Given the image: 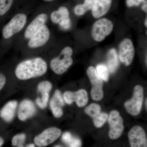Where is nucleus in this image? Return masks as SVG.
Here are the masks:
<instances>
[{"label": "nucleus", "instance_id": "obj_1", "mask_svg": "<svg viewBox=\"0 0 147 147\" xmlns=\"http://www.w3.org/2000/svg\"><path fill=\"white\" fill-rule=\"evenodd\" d=\"M47 65L42 57L27 59L18 64L15 70V76L21 80H27L40 77L47 72Z\"/></svg>", "mask_w": 147, "mask_h": 147}, {"label": "nucleus", "instance_id": "obj_2", "mask_svg": "<svg viewBox=\"0 0 147 147\" xmlns=\"http://www.w3.org/2000/svg\"><path fill=\"white\" fill-rule=\"evenodd\" d=\"M73 49L70 46L63 48L57 57L53 58L50 63V67L55 74H63L67 71L73 63L72 58Z\"/></svg>", "mask_w": 147, "mask_h": 147}, {"label": "nucleus", "instance_id": "obj_3", "mask_svg": "<svg viewBox=\"0 0 147 147\" xmlns=\"http://www.w3.org/2000/svg\"><path fill=\"white\" fill-rule=\"evenodd\" d=\"M27 19L28 16L26 13L22 12L16 13L3 28V37L9 39L20 32L26 26Z\"/></svg>", "mask_w": 147, "mask_h": 147}, {"label": "nucleus", "instance_id": "obj_4", "mask_svg": "<svg viewBox=\"0 0 147 147\" xmlns=\"http://www.w3.org/2000/svg\"><path fill=\"white\" fill-rule=\"evenodd\" d=\"M144 98L143 87L137 85L134 87L132 97L125 102V108L127 112L132 116L139 115L142 110Z\"/></svg>", "mask_w": 147, "mask_h": 147}, {"label": "nucleus", "instance_id": "obj_5", "mask_svg": "<svg viewBox=\"0 0 147 147\" xmlns=\"http://www.w3.org/2000/svg\"><path fill=\"white\" fill-rule=\"evenodd\" d=\"M113 22L107 18H101L96 21L92 27L91 34L93 38L97 42H101L113 31Z\"/></svg>", "mask_w": 147, "mask_h": 147}, {"label": "nucleus", "instance_id": "obj_6", "mask_svg": "<svg viewBox=\"0 0 147 147\" xmlns=\"http://www.w3.org/2000/svg\"><path fill=\"white\" fill-rule=\"evenodd\" d=\"M87 74L92 86L91 91L92 99L95 101L101 100L104 96L103 80L98 76L96 68L92 66L87 69Z\"/></svg>", "mask_w": 147, "mask_h": 147}, {"label": "nucleus", "instance_id": "obj_7", "mask_svg": "<svg viewBox=\"0 0 147 147\" xmlns=\"http://www.w3.org/2000/svg\"><path fill=\"white\" fill-rule=\"evenodd\" d=\"M108 120L110 127L109 137L113 140L118 139L121 136L124 129L123 119L118 111L113 110L110 112Z\"/></svg>", "mask_w": 147, "mask_h": 147}, {"label": "nucleus", "instance_id": "obj_8", "mask_svg": "<svg viewBox=\"0 0 147 147\" xmlns=\"http://www.w3.org/2000/svg\"><path fill=\"white\" fill-rule=\"evenodd\" d=\"M135 49L131 40L125 38L120 43L119 56L120 61L126 66L131 65L135 56Z\"/></svg>", "mask_w": 147, "mask_h": 147}, {"label": "nucleus", "instance_id": "obj_9", "mask_svg": "<svg viewBox=\"0 0 147 147\" xmlns=\"http://www.w3.org/2000/svg\"><path fill=\"white\" fill-rule=\"evenodd\" d=\"M50 37V30L47 25H44L28 40V46L32 49L40 48L47 44Z\"/></svg>", "mask_w": 147, "mask_h": 147}, {"label": "nucleus", "instance_id": "obj_10", "mask_svg": "<svg viewBox=\"0 0 147 147\" xmlns=\"http://www.w3.org/2000/svg\"><path fill=\"white\" fill-rule=\"evenodd\" d=\"M61 134V131L57 127H49L35 137L34 144L38 147L46 146L56 141Z\"/></svg>", "mask_w": 147, "mask_h": 147}, {"label": "nucleus", "instance_id": "obj_11", "mask_svg": "<svg viewBox=\"0 0 147 147\" xmlns=\"http://www.w3.org/2000/svg\"><path fill=\"white\" fill-rule=\"evenodd\" d=\"M128 137L131 147H147L146 134L142 127L133 126L129 131Z\"/></svg>", "mask_w": 147, "mask_h": 147}, {"label": "nucleus", "instance_id": "obj_12", "mask_svg": "<svg viewBox=\"0 0 147 147\" xmlns=\"http://www.w3.org/2000/svg\"><path fill=\"white\" fill-rule=\"evenodd\" d=\"M50 18L53 23L58 24L62 29L68 30L71 28L69 11L65 7L61 6L57 10L54 11L50 14Z\"/></svg>", "mask_w": 147, "mask_h": 147}, {"label": "nucleus", "instance_id": "obj_13", "mask_svg": "<svg viewBox=\"0 0 147 147\" xmlns=\"http://www.w3.org/2000/svg\"><path fill=\"white\" fill-rule=\"evenodd\" d=\"M63 98L67 104L70 105L75 102L79 107H84L88 101V92L84 89H80L75 92L66 91L64 93Z\"/></svg>", "mask_w": 147, "mask_h": 147}, {"label": "nucleus", "instance_id": "obj_14", "mask_svg": "<svg viewBox=\"0 0 147 147\" xmlns=\"http://www.w3.org/2000/svg\"><path fill=\"white\" fill-rule=\"evenodd\" d=\"M48 18V14L44 12L36 15L27 26L24 32V38L27 40L30 38L41 27L46 25Z\"/></svg>", "mask_w": 147, "mask_h": 147}, {"label": "nucleus", "instance_id": "obj_15", "mask_svg": "<svg viewBox=\"0 0 147 147\" xmlns=\"http://www.w3.org/2000/svg\"><path fill=\"white\" fill-rule=\"evenodd\" d=\"M36 113L34 103L30 100H24L19 105L18 117L20 120L25 121L30 118Z\"/></svg>", "mask_w": 147, "mask_h": 147}, {"label": "nucleus", "instance_id": "obj_16", "mask_svg": "<svg viewBox=\"0 0 147 147\" xmlns=\"http://www.w3.org/2000/svg\"><path fill=\"white\" fill-rule=\"evenodd\" d=\"M65 105V100L61 92L56 90L50 102V108L55 117L58 118L63 116L62 108Z\"/></svg>", "mask_w": 147, "mask_h": 147}, {"label": "nucleus", "instance_id": "obj_17", "mask_svg": "<svg viewBox=\"0 0 147 147\" xmlns=\"http://www.w3.org/2000/svg\"><path fill=\"white\" fill-rule=\"evenodd\" d=\"M112 2V0H94L91 9L94 18L98 19L105 15L110 9Z\"/></svg>", "mask_w": 147, "mask_h": 147}, {"label": "nucleus", "instance_id": "obj_18", "mask_svg": "<svg viewBox=\"0 0 147 147\" xmlns=\"http://www.w3.org/2000/svg\"><path fill=\"white\" fill-rule=\"evenodd\" d=\"M17 102L11 100L7 103L0 111V116L7 122L11 121L15 116Z\"/></svg>", "mask_w": 147, "mask_h": 147}, {"label": "nucleus", "instance_id": "obj_19", "mask_svg": "<svg viewBox=\"0 0 147 147\" xmlns=\"http://www.w3.org/2000/svg\"><path fill=\"white\" fill-rule=\"evenodd\" d=\"M119 65L118 55L115 48L109 50L107 54V65L109 72H115Z\"/></svg>", "mask_w": 147, "mask_h": 147}, {"label": "nucleus", "instance_id": "obj_20", "mask_svg": "<svg viewBox=\"0 0 147 147\" xmlns=\"http://www.w3.org/2000/svg\"><path fill=\"white\" fill-rule=\"evenodd\" d=\"M62 140L68 147H81L82 142L80 139L73 136L70 132H64L62 136Z\"/></svg>", "mask_w": 147, "mask_h": 147}, {"label": "nucleus", "instance_id": "obj_21", "mask_svg": "<svg viewBox=\"0 0 147 147\" xmlns=\"http://www.w3.org/2000/svg\"><path fill=\"white\" fill-rule=\"evenodd\" d=\"M93 3L94 0H85L84 4L77 5L74 7V13L78 16L84 15L88 11L91 10Z\"/></svg>", "mask_w": 147, "mask_h": 147}, {"label": "nucleus", "instance_id": "obj_22", "mask_svg": "<svg viewBox=\"0 0 147 147\" xmlns=\"http://www.w3.org/2000/svg\"><path fill=\"white\" fill-rule=\"evenodd\" d=\"M101 108L100 105L97 103H93L85 108V112L87 115L93 119L101 112Z\"/></svg>", "mask_w": 147, "mask_h": 147}, {"label": "nucleus", "instance_id": "obj_23", "mask_svg": "<svg viewBox=\"0 0 147 147\" xmlns=\"http://www.w3.org/2000/svg\"><path fill=\"white\" fill-rule=\"evenodd\" d=\"M96 72L103 81L108 82L109 78V71L107 66L104 64H99L96 66Z\"/></svg>", "mask_w": 147, "mask_h": 147}, {"label": "nucleus", "instance_id": "obj_24", "mask_svg": "<svg viewBox=\"0 0 147 147\" xmlns=\"http://www.w3.org/2000/svg\"><path fill=\"white\" fill-rule=\"evenodd\" d=\"M109 115L107 113L100 112L96 117L92 119L95 126L97 128L102 127L107 121Z\"/></svg>", "mask_w": 147, "mask_h": 147}, {"label": "nucleus", "instance_id": "obj_25", "mask_svg": "<svg viewBox=\"0 0 147 147\" xmlns=\"http://www.w3.org/2000/svg\"><path fill=\"white\" fill-rule=\"evenodd\" d=\"M14 0H0V16L5 15L14 3Z\"/></svg>", "mask_w": 147, "mask_h": 147}, {"label": "nucleus", "instance_id": "obj_26", "mask_svg": "<svg viewBox=\"0 0 147 147\" xmlns=\"http://www.w3.org/2000/svg\"><path fill=\"white\" fill-rule=\"evenodd\" d=\"M53 88L52 83L48 81H44L40 82L38 85L37 89L41 94L49 93Z\"/></svg>", "mask_w": 147, "mask_h": 147}, {"label": "nucleus", "instance_id": "obj_27", "mask_svg": "<svg viewBox=\"0 0 147 147\" xmlns=\"http://www.w3.org/2000/svg\"><path fill=\"white\" fill-rule=\"evenodd\" d=\"M49 98V93L41 94V98H36V102L37 105L41 109H45L47 107Z\"/></svg>", "mask_w": 147, "mask_h": 147}, {"label": "nucleus", "instance_id": "obj_28", "mask_svg": "<svg viewBox=\"0 0 147 147\" xmlns=\"http://www.w3.org/2000/svg\"><path fill=\"white\" fill-rule=\"evenodd\" d=\"M26 139V134H21L14 136L11 140L12 146H20L24 145Z\"/></svg>", "mask_w": 147, "mask_h": 147}, {"label": "nucleus", "instance_id": "obj_29", "mask_svg": "<svg viewBox=\"0 0 147 147\" xmlns=\"http://www.w3.org/2000/svg\"><path fill=\"white\" fill-rule=\"evenodd\" d=\"M141 3L138 0H126V5L129 7L135 6H138L140 5Z\"/></svg>", "mask_w": 147, "mask_h": 147}, {"label": "nucleus", "instance_id": "obj_30", "mask_svg": "<svg viewBox=\"0 0 147 147\" xmlns=\"http://www.w3.org/2000/svg\"><path fill=\"white\" fill-rule=\"evenodd\" d=\"M6 82V77L3 74L0 73V91L1 90Z\"/></svg>", "mask_w": 147, "mask_h": 147}, {"label": "nucleus", "instance_id": "obj_31", "mask_svg": "<svg viewBox=\"0 0 147 147\" xmlns=\"http://www.w3.org/2000/svg\"><path fill=\"white\" fill-rule=\"evenodd\" d=\"M142 10L144 11V12L147 13V1H145L143 3V4L142 6Z\"/></svg>", "mask_w": 147, "mask_h": 147}, {"label": "nucleus", "instance_id": "obj_32", "mask_svg": "<svg viewBox=\"0 0 147 147\" xmlns=\"http://www.w3.org/2000/svg\"><path fill=\"white\" fill-rule=\"evenodd\" d=\"M4 143L3 139L1 137H0V147L2 146Z\"/></svg>", "mask_w": 147, "mask_h": 147}, {"label": "nucleus", "instance_id": "obj_33", "mask_svg": "<svg viewBox=\"0 0 147 147\" xmlns=\"http://www.w3.org/2000/svg\"><path fill=\"white\" fill-rule=\"evenodd\" d=\"M26 147H35V145L34 144H30L28 145Z\"/></svg>", "mask_w": 147, "mask_h": 147}, {"label": "nucleus", "instance_id": "obj_34", "mask_svg": "<svg viewBox=\"0 0 147 147\" xmlns=\"http://www.w3.org/2000/svg\"><path fill=\"white\" fill-rule=\"evenodd\" d=\"M42 1H44L47 2H50L53 1L55 0H42Z\"/></svg>", "mask_w": 147, "mask_h": 147}, {"label": "nucleus", "instance_id": "obj_35", "mask_svg": "<svg viewBox=\"0 0 147 147\" xmlns=\"http://www.w3.org/2000/svg\"><path fill=\"white\" fill-rule=\"evenodd\" d=\"M145 26H146V28L147 27V18H146V20H145Z\"/></svg>", "mask_w": 147, "mask_h": 147}, {"label": "nucleus", "instance_id": "obj_36", "mask_svg": "<svg viewBox=\"0 0 147 147\" xmlns=\"http://www.w3.org/2000/svg\"><path fill=\"white\" fill-rule=\"evenodd\" d=\"M147 54H146V58H145V63H146V65H147Z\"/></svg>", "mask_w": 147, "mask_h": 147}, {"label": "nucleus", "instance_id": "obj_37", "mask_svg": "<svg viewBox=\"0 0 147 147\" xmlns=\"http://www.w3.org/2000/svg\"><path fill=\"white\" fill-rule=\"evenodd\" d=\"M138 1H139V2L141 3L144 2L145 1H146V0H138Z\"/></svg>", "mask_w": 147, "mask_h": 147}, {"label": "nucleus", "instance_id": "obj_38", "mask_svg": "<svg viewBox=\"0 0 147 147\" xmlns=\"http://www.w3.org/2000/svg\"><path fill=\"white\" fill-rule=\"evenodd\" d=\"M147 98H146V108H147Z\"/></svg>", "mask_w": 147, "mask_h": 147}, {"label": "nucleus", "instance_id": "obj_39", "mask_svg": "<svg viewBox=\"0 0 147 147\" xmlns=\"http://www.w3.org/2000/svg\"><path fill=\"white\" fill-rule=\"evenodd\" d=\"M18 147H25L24 146V145H23V146H18Z\"/></svg>", "mask_w": 147, "mask_h": 147}, {"label": "nucleus", "instance_id": "obj_40", "mask_svg": "<svg viewBox=\"0 0 147 147\" xmlns=\"http://www.w3.org/2000/svg\"><path fill=\"white\" fill-rule=\"evenodd\" d=\"M55 147H61L60 146H56Z\"/></svg>", "mask_w": 147, "mask_h": 147}, {"label": "nucleus", "instance_id": "obj_41", "mask_svg": "<svg viewBox=\"0 0 147 147\" xmlns=\"http://www.w3.org/2000/svg\"><path fill=\"white\" fill-rule=\"evenodd\" d=\"M147 30H146V35L147 34Z\"/></svg>", "mask_w": 147, "mask_h": 147}]
</instances>
